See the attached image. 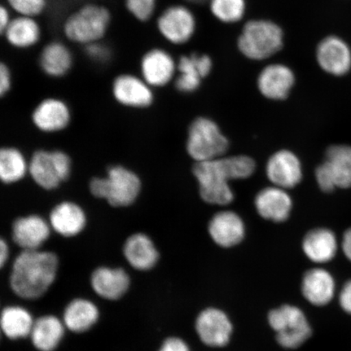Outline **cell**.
<instances>
[{
	"mask_svg": "<svg viewBox=\"0 0 351 351\" xmlns=\"http://www.w3.org/2000/svg\"><path fill=\"white\" fill-rule=\"evenodd\" d=\"M99 315L97 306L93 302L77 298L66 307L64 324L70 331L84 332L98 322Z\"/></svg>",
	"mask_w": 351,
	"mask_h": 351,
	"instance_id": "cell-29",
	"label": "cell"
},
{
	"mask_svg": "<svg viewBox=\"0 0 351 351\" xmlns=\"http://www.w3.org/2000/svg\"><path fill=\"white\" fill-rule=\"evenodd\" d=\"M34 320L27 310L8 306L2 311L1 328L8 339H19L30 335Z\"/></svg>",
	"mask_w": 351,
	"mask_h": 351,
	"instance_id": "cell-30",
	"label": "cell"
},
{
	"mask_svg": "<svg viewBox=\"0 0 351 351\" xmlns=\"http://www.w3.org/2000/svg\"><path fill=\"white\" fill-rule=\"evenodd\" d=\"M10 256V250L5 241H0V265L3 267Z\"/></svg>",
	"mask_w": 351,
	"mask_h": 351,
	"instance_id": "cell-42",
	"label": "cell"
},
{
	"mask_svg": "<svg viewBox=\"0 0 351 351\" xmlns=\"http://www.w3.org/2000/svg\"><path fill=\"white\" fill-rule=\"evenodd\" d=\"M58 265V258L54 253L39 250L22 252L12 265V291L26 300L41 297L54 282Z\"/></svg>",
	"mask_w": 351,
	"mask_h": 351,
	"instance_id": "cell-2",
	"label": "cell"
},
{
	"mask_svg": "<svg viewBox=\"0 0 351 351\" xmlns=\"http://www.w3.org/2000/svg\"><path fill=\"white\" fill-rule=\"evenodd\" d=\"M341 249L344 256L351 262V229L346 231L341 241Z\"/></svg>",
	"mask_w": 351,
	"mask_h": 351,
	"instance_id": "cell-41",
	"label": "cell"
},
{
	"mask_svg": "<svg viewBox=\"0 0 351 351\" xmlns=\"http://www.w3.org/2000/svg\"><path fill=\"white\" fill-rule=\"evenodd\" d=\"M91 285L100 297L105 300H117L128 291L130 278L125 270L102 267L92 274Z\"/></svg>",
	"mask_w": 351,
	"mask_h": 351,
	"instance_id": "cell-23",
	"label": "cell"
},
{
	"mask_svg": "<svg viewBox=\"0 0 351 351\" xmlns=\"http://www.w3.org/2000/svg\"><path fill=\"white\" fill-rule=\"evenodd\" d=\"M91 194L104 199L113 207H126L137 199L141 181L137 174L121 166H112L106 178H96L90 184Z\"/></svg>",
	"mask_w": 351,
	"mask_h": 351,
	"instance_id": "cell-5",
	"label": "cell"
},
{
	"mask_svg": "<svg viewBox=\"0 0 351 351\" xmlns=\"http://www.w3.org/2000/svg\"><path fill=\"white\" fill-rule=\"evenodd\" d=\"M335 278L328 271L317 267L307 271L302 279V292L306 300L317 306H326L336 295Z\"/></svg>",
	"mask_w": 351,
	"mask_h": 351,
	"instance_id": "cell-20",
	"label": "cell"
},
{
	"mask_svg": "<svg viewBox=\"0 0 351 351\" xmlns=\"http://www.w3.org/2000/svg\"><path fill=\"white\" fill-rule=\"evenodd\" d=\"M8 6L17 15L37 17L45 11L47 0H6Z\"/></svg>",
	"mask_w": 351,
	"mask_h": 351,
	"instance_id": "cell-34",
	"label": "cell"
},
{
	"mask_svg": "<svg viewBox=\"0 0 351 351\" xmlns=\"http://www.w3.org/2000/svg\"><path fill=\"white\" fill-rule=\"evenodd\" d=\"M212 15L223 24H236L244 19L247 12L245 0H209Z\"/></svg>",
	"mask_w": 351,
	"mask_h": 351,
	"instance_id": "cell-33",
	"label": "cell"
},
{
	"mask_svg": "<svg viewBox=\"0 0 351 351\" xmlns=\"http://www.w3.org/2000/svg\"><path fill=\"white\" fill-rule=\"evenodd\" d=\"M254 170L256 163L251 157L237 156L197 162L193 173L199 182L202 199L210 204L225 206L234 199L230 181L247 179Z\"/></svg>",
	"mask_w": 351,
	"mask_h": 351,
	"instance_id": "cell-1",
	"label": "cell"
},
{
	"mask_svg": "<svg viewBox=\"0 0 351 351\" xmlns=\"http://www.w3.org/2000/svg\"><path fill=\"white\" fill-rule=\"evenodd\" d=\"M208 232L214 243L219 247L229 248L243 240L245 227L239 214L232 210H222L210 219Z\"/></svg>",
	"mask_w": 351,
	"mask_h": 351,
	"instance_id": "cell-19",
	"label": "cell"
},
{
	"mask_svg": "<svg viewBox=\"0 0 351 351\" xmlns=\"http://www.w3.org/2000/svg\"><path fill=\"white\" fill-rule=\"evenodd\" d=\"M197 53L182 56L178 61V76L175 78V86L182 93H192L201 86L204 77L202 75Z\"/></svg>",
	"mask_w": 351,
	"mask_h": 351,
	"instance_id": "cell-31",
	"label": "cell"
},
{
	"mask_svg": "<svg viewBox=\"0 0 351 351\" xmlns=\"http://www.w3.org/2000/svg\"><path fill=\"white\" fill-rule=\"evenodd\" d=\"M73 55L69 48L59 41L51 42L43 48L39 65L43 72L51 77H62L73 66Z\"/></svg>",
	"mask_w": 351,
	"mask_h": 351,
	"instance_id": "cell-27",
	"label": "cell"
},
{
	"mask_svg": "<svg viewBox=\"0 0 351 351\" xmlns=\"http://www.w3.org/2000/svg\"><path fill=\"white\" fill-rule=\"evenodd\" d=\"M339 305L345 313L351 317V279L346 280L339 291Z\"/></svg>",
	"mask_w": 351,
	"mask_h": 351,
	"instance_id": "cell-37",
	"label": "cell"
},
{
	"mask_svg": "<svg viewBox=\"0 0 351 351\" xmlns=\"http://www.w3.org/2000/svg\"><path fill=\"white\" fill-rule=\"evenodd\" d=\"M85 47L88 57L95 62L106 63L111 59V50L102 41L90 44Z\"/></svg>",
	"mask_w": 351,
	"mask_h": 351,
	"instance_id": "cell-36",
	"label": "cell"
},
{
	"mask_svg": "<svg viewBox=\"0 0 351 351\" xmlns=\"http://www.w3.org/2000/svg\"><path fill=\"white\" fill-rule=\"evenodd\" d=\"M71 160L61 151L35 152L29 163V173L35 183L45 190H53L68 179Z\"/></svg>",
	"mask_w": 351,
	"mask_h": 351,
	"instance_id": "cell-9",
	"label": "cell"
},
{
	"mask_svg": "<svg viewBox=\"0 0 351 351\" xmlns=\"http://www.w3.org/2000/svg\"><path fill=\"white\" fill-rule=\"evenodd\" d=\"M266 174L275 186L285 190L295 187L302 178L301 161L291 151L276 152L267 161Z\"/></svg>",
	"mask_w": 351,
	"mask_h": 351,
	"instance_id": "cell-15",
	"label": "cell"
},
{
	"mask_svg": "<svg viewBox=\"0 0 351 351\" xmlns=\"http://www.w3.org/2000/svg\"><path fill=\"white\" fill-rule=\"evenodd\" d=\"M49 223L57 234L70 238L84 230L86 217L84 210L72 202H62L52 209Z\"/></svg>",
	"mask_w": 351,
	"mask_h": 351,
	"instance_id": "cell-22",
	"label": "cell"
},
{
	"mask_svg": "<svg viewBox=\"0 0 351 351\" xmlns=\"http://www.w3.org/2000/svg\"><path fill=\"white\" fill-rule=\"evenodd\" d=\"M157 0H125L127 10L139 21L150 20L156 8Z\"/></svg>",
	"mask_w": 351,
	"mask_h": 351,
	"instance_id": "cell-35",
	"label": "cell"
},
{
	"mask_svg": "<svg viewBox=\"0 0 351 351\" xmlns=\"http://www.w3.org/2000/svg\"><path fill=\"white\" fill-rule=\"evenodd\" d=\"M29 172V164L23 154L13 147L0 152V178L6 184L15 183Z\"/></svg>",
	"mask_w": 351,
	"mask_h": 351,
	"instance_id": "cell-32",
	"label": "cell"
},
{
	"mask_svg": "<svg viewBox=\"0 0 351 351\" xmlns=\"http://www.w3.org/2000/svg\"><path fill=\"white\" fill-rule=\"evenodd\" d=\"M339 244L333 232L318 228L307 232L302 241V250L311 261L317 263L330 262L336 256Z\"/></svg>",
	"mask_w": 351,
	"mask_h": 351,
	"instance_id": "cell-24",
	"label": "cell"
},
{
	"mask_svg": "<svg viewBox=\"0 0 351 351\" xmlns=\"http://www.w3.org/2000/svg\"><path fill=\"white\" fill-rule=\"evenodd\" d=\"M110 23L111 13L106 7L88 3L66 19L63 30L68 40L86 47L102 41Z\"/></svg>",
	"mask_w": 351,
	"mask_h": 351,
	"instance_id": "cell-4",
	"label": "cell"
},
{
	"mask_svg": "<svg viewBox=\"0 0 351 351\" xmlns=\"http://www.w3.org/2000/svg\"><path fill=\"white\" fill-rule=\"evenodd\" d=\"M285 34L276 22L253 19L245 22L237 39V47L245 58L265 61L278 54L284 47Z\"/></svg>",
	"mask_w": 351,
	"mask_h": 351,
	"instance_id": "cell-3",
	"label": "cell"
},
{
	"mask_svg": "<svg viewBox=\"0 0 351 351\" xmlns=\"http://www.w3.org/2000/svg\"><path fill=\"white\" fill-rule=\"evenodd\" d=\"M254 206L263 219L280 223L291 216L293 201L287 190L273 186L263 188L258 193Z\"/></svg>",
	"mask_w": 351,
	"mask_h": 351,
	"instance_id": "cell-18",
	"label": "cell"
},
{
	"mask_svg": "<svg viewBox=\"0 0 351 351\" xmlns=\"http://www.w3.org/2000/svg\"><path fill=\"white\" fill-rule=\"evenodd\" d=\"M140 72L152 88L164 87L173 80L178 73V62L169 51L162 48H153L142 57Z\"/></svg>",
	"mask_w": 351,
	"mask_h": 351,
	"instance_id": "cell-13",
	"label": "cell"
},
{
	"mask_svg": "<svg viewBox=\"0 0 351 351\" xmlns=\"http://www.w3.org/2000/svg\"><path fill=\"white\" fill-rule=\"evenodd\" d=\"M13 17L10 14V10L6 6L0 8V30L3 33L10 24Z\"/></svg>",
	"mask_w": 351,
	"mask_h": 351,
	"instance_id": "cell-40",
	"label": "cell"
},
{
	"mask_svg": "<svg viewBox=\"0 0 351 351\" xmlns=\"http://www.w3.org/2000/svg\"><path fill=\"white\" fill-rule=\"evenodd\" d=\"M186 1L193 4H196V5H202V4L208 3L209 0H186Z\"/></svg>",
	"mask_w": 351,
	"mask_h": 351,
	"instance_id": "cell-43",
	"label": "cell"
},
{
	"mask_svg": "<svg viewBox=\"0 0 351 351\" xmlns=\"http://www.w3.org/2000/svg\"><path fill=\"white\" fill-rule=\"evenodd\" d=\"M296 77L291 68L282 63L265 66L257 77V87L263 97L274 101L287 99L295 86Z\"/></svg>",
	"mask_w": 351,
	"mask_h": 351,
	"instance_id": "cell-12",
	"label": "cell"
},
{
	"mask_svg": "<svg viewBox=\"0 0 351 351\" xmlns=\"http://www.w3.org/2000/svg\"><path fill=\"white\" fill-rule=\"evenodd\" d=\"M159 351H190L185 341L178 337H169L162 344Z\"/></svg>",
	"mask_w": 351,
	"mask_h": 351,
	"instance_id": "cell-39",
	"label": "cell"
},
{
	"mask_svg": "<svg viewBox=\"0 0 351 351\" xmlns=\"http://www.w3.org/2000/svg\"><path fill=\"white\" fill-rule=\"evenodd\" d=\"M64 326L54 315H44L35 320L29 335L35 348L40 351H53L63 339Z\"/></svg>",
	"mask_w": 351,
	"mask_h": 351,
	"instance_id": "cell-28",
	"label": "cell"
},
{
	"mask_svg": "<svg viewBox=\"0 0 351 351\" xmlns=\"http://www.w3.org/2000/svg\"><path fill=\"white\" fill-rule=\"evenodd\" d=\"M315 179L326 193L351 187V147L335 145L328 148L326 160L315 169Z\"/></svg>",
	"mask_w": 351,
	"mask_h": 351,
	"instance_id": "cell-8",
	"label": "cell"
},
{
	"mask_svg": "<svg viewBox=\"0 0 351 351\" xmlns=\"http://www.w3.org/2000/svg\"><path fill=\"white\" fill-rule=\"evenodd\" d=\"M124 256L130 265L139 271L150 270L159 260L155 244L144 234H134L126 240Z\"/></svg>",
	"mask_w": 351,
	"mask_h": 351,
	"instance_id": "cell-25",
	"label": "cell"
},
{
	"mask_svg": "<svg viewBox=\"0 0 351 351\" xmlns=\"http://www.w3.org/2000/svg\"><path fill=\"white\" fill-rule=\"evenodd\" d=\"M269 322L276 333V341L287 349L300 348L311 336V328L298 307L283 305L271 311Z\"/></svg>",
	"mask_w": 351,
	"mask_h": 351,
	"instance_id": "cell-7",
	"label": "cell"
},
{
	"mask_svg": "<svg viewBox=\"0 0 351 351\" xmlns=\"http://www.w3.org/2000/svg\"><path fill=\"white\" fill-rule=\"evenodd\" d=\"M156 25L158 32L167 42L180 46L190 42L194 37L197 21L190 8L175 4L161 12Z\"/></svg>",
	"mask_w": 351,
	"mask_h": 351,
	"instance_id": "cell-10",
	"label": "cell"
},
{
	"mask_svg": "<svg viewBox=\"0 0 351 351\" xmlns=\"http://www.w3.org/2000/svg\"><path fill=\"white\" fill-rule=\"evenodd\" d=\"M12 86L11 71L5 64L0 65V95H4L10 91Z\"/></svg>",
	"mask_w": 351,
	"mask_h": 351,
	"instance_id": "cell-38",
	"label": "cell"
},
{
	"mask_svg": "<svg viewBox=\"0 0 351 351\" xmlns=\"http://www.w3.org/2000/svg\"><path fill=\"white\" fill-rule=\"evenodd\" d=\"M315 60L324 73L342 77L351 69V49L341 38L329 35L318 43Z\"/></svg>",
	"mask_w": 351,
	"mask_h": 351,
	"instance_id": "cell-11",
	"label": "cell"
},
{
	"mask_svg": "<svg viewBox=\"0 0 351 351\" xmlns=\"http://www.w3.org/2000/svg\"><path fill=\"white\" fill-rule=\"evenodd\" d=\"M2 34L12 47L27 49L40 41L42 29L36 17L17 15Z\"/></svg>",
	"mask_w": 351,
	"mask_h": 351,
	"instance_id": "cell-26",
	"label": "cell"
},
{
	"mask_svg": "<svg viewBox=\"0 0 351 351\" xmlns=\"http://www.w3.org/2000/svg\"><path fill=\"white\" fill-rule=\"evenodd\" d=\"M112 94L118 103L130 108H147L154 100L152 87L142 77L130 73L121 74L115 78Z\"/></svg>",
	"mask_w": 351,
	"mask_h": 351,
	"instance_id": "cell-16",
	"label": "cell"
},
{
	"mask_svg": "<svg viewBox=\"0 0 351 351\" xmlns=\"http://www.w3.org/2000/svg\"><path fill=\"white\" fill-rule=\"evenodd\" d=\"M229 147V141L217 123L209 118L199 117L189 129L186 149L192 159L206 162L223 156Z\"/></svg>",
	"mask_w": 351,
	"mask_h": 351,
	"instance_id": "cell-6",
	"label": "cell"
},
{
	"mask_svg": "<svg viewBox=\"0 0 351 351\" xmlns=\"http://www.w3.org/2000/svg\"><path fill=\"white\" fill-rule=\"evenodd\" d=\"M195 328L200 340L212 348H222L229 343L232 331L230 319L217 308L202 311L197 317Z\"/></svg>",
	"mask_w": 351,
	"mask_h": 351,
	"instance_id": "cell-14",
	"label": "cell"
},
{
	"mask_svg": "<svg viewBox=\"0 0 351 351\" xmlns=\"http://www.w3.org/2000/svg\"><path fill=\"white\" fill-rule=\"evenodd\" d=\"M51 230L49 221L37 215H30L13 223L12 239L23 251L39 250L49 239Z\"/></svg>",
	"mask_w": 351,
	"mask_h": 351,
	"instance_id": "cell-17",
	"label": "cell"
},
{
	"mask_svg": "<svg viewBox=\"0 0 351 351\" xmlns=\"http://www.w3.org/2000/svg\"><path fill=\"white\" fill-rule=\"evenodd\" d=\"M71 114L64 101L48 98L42 101L34 109L32 119L38 130L43 132L62 130L69 124Z\"/></svg>",
	"mask_w": 351,
	"mask_h": 351,
	"instance_id": "cell-21",
	"label": "cell"
}]
</instances>
